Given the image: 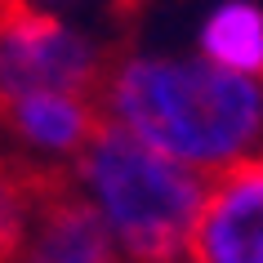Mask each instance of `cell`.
<instances>
[{
  "mask_svg": "<svg viewBox=\"0 0 263 263\" xmlns=\"http://www.w3.org/2000/svg\"><path fill=\"white\" fill-rule=\"evenodd\" d=\"M103 111L187 170H228L263 143V89L205 58H111Z\"/></svg>",
  "mask_w": 263,
  "mask_h": 263,
  "instance_id": "obj_1",
  "label": "cell"
},
{
  "mask_svg": "<svg viewBox=\"0 0 263 263\" xmlns=\"http://www.w3.org/2000/svg\"><path fill=\"white\" fill-rule=\"evenodd\" d=\"M81 192L103 214L129 263H174L187 250L210 183L129 129L103 121L76 165Z\"/></svg>",
  "mask_w": 263,
  "mask_h": 263,
  "instance_id": "obj_2",
  "label": "cell"
},
{
  "mask_svg": "<svg viewBox=\"0 0 263 263\" xmlns=\"http://www.w3.org/2000/svg\"><path fill=\"white\" fill-rule=\"evenodd\" d=\"M111 54L31 0H0V107L23 94H76L103 103Z\"/></svg>",
  "mask_w": 263,
  "mask_h": 263,
  "instance_id": "obj_3",
  "label": "cell"
},
{
  "mask_svg": "<svg viewBox=\"0 0 263 263\" xmlns=\"http://www.w3.org/2000/svg\"><path fill=\"white\" fill-rule=\"evenodd\" d=\"M192 263H263V161L246 156L205 187L187 236Z\"/></svg>",
  "mask_w": 263,
  "mask_h": 263,
  "instance_id": "obj_4",
  "label": "cell"
},
{
  "mask_svg": "<svg viewBox=\"0 0 263 263\" xmlns=\"http://www.w3.org/2000/svg\"><path fill=\"white\" fill-rule=\"evenodd\" d=\"M14 263H121V254L103 214L71 183V174H63L58 187L45 196L27 246L18 250Z\"/></svg>",
  "mask_w": 263,
  "mask_h": 263,
  "instance_id": "obj_5",
  "label": "cell"
},
{
  "mask_svg": "<svg viewBox=\"0 0 263 263\" xmlns=\"http://www.w3.org/2000/svg\"><path fill=\"white\" fill-rule=\"evenodd\" d=\"M103 121H107L103 103L76 94H23L9 107H0L5 129H14L27 147L54 156H71V152L81 156Z\"/></svg>",
  "mask_w": 263,
  "mask_h": 263,
  "instance_id": "obj_6",
  "label": "cell"
},
{
  "mask_svg": "<svg viewBox=\"0 0 263 263\" xmlns=\"http://www.w3.org/2000/svg\"><path fill=\"white\" fill-rule=\"evenodd\" d=\"M58 179L63 170L0 152V263H14L18 250L27 246L31 223L41 214L45 196L58 187Z\"/></svg>",
  "mask_w": 263,
  "mask_h": 263,
  "instance_id": "obj_7",
  "label": "cell"
},
{
  "mask_svg": "<svg viewBox=\"0 0 263 263\" xmlns=\"http://www.w3.org/2000/svg\"><path fill=\"white\" fill-rule=\"evenodd\" d=\"M201 49H205V63L259 81L263 76V9L250 5V0L219 5L210 14V23L201 27Z\"/></svg>",
  "mask_w": 263,
  "mask_h": 263,
  "instance_id": "obj_8",
  "label": "cell"
},
{
  "mask_svg": "<svg viewBox=\"0 0 263 263\" xmlns=\"http://www.w3.org/2000/svg\"><path fill=\"white\" fill-rule=\"evenodd\" d=\"M139 5H147V0H111V14H116V18H134V14H139Z\"/></svg>",
  "mask_w": 263,
  "mask_h": 263,
  "instance_id": "obj_9",
  "label": "cell"
},
{
  "mask_svg": "<svg viewBox=\"0 0 263 263\" xmlns=\"http://www.w3.org/2000/svg\"><path fill=\"white\" fill-rule=\"evenodd\" d=\"M31 5H67V0H31Z\"/></svg>",
  "mask_w": 263,
  "mask_h": 263,
  "instance_id": "obj_10",
  "label": "cell"
}]
</instances>
